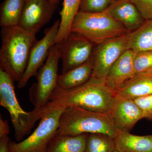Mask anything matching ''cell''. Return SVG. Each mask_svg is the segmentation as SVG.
I'll return each mask as SVG.
<instances>
[{
  "label": "cell",
  "mask_w": 152,
  "mask_h": 152,
  "mask_svg": "<svg viewBox=\"0 0 152 152\" xmlns=\"http://www.w3.org/2000/svg\"><path fill=\"white\" fill-rule=\"evenodd\" d=\"M10 142L8 135L0 137V152H10L9 144Z\"/></svg>",
  "instance_id": "obj_28"
},
{
  "label": "cell",
  "mask_w": 152,
  "mask_h": 152,
  "mask_svg": "<svg viewBox=\"0 0 152 152\" xmlns=\"http://www.w3.org/2000/svg\"><path fill=\"white\" fill-rule=\"evenodd\" d=\"M114 0H82L79 12L97 13L108 8Z\"/></svg>",
  "instance_id": "obj_24"
},
{
  "label": "cell",
  "mask_w": 152,
  "mask_h": 152,
  "mask_svg": "<svg viewBox=\"0 0 152 152\" xmlns=\"http://www.w3.org/2000/svg\"><path fill=\"white\" fill-rule=\"evenodd\" d=\"M115 96L105 82L91 77L84 84L72 89L63 90L57 86L48 103L32 112L37 121L51 111L68 107L108 113Z\"/></svg>",
  "instance_id": "obj_1"
},
{
  "label": "cell",
  "mask_w": 152,
  "mask_h": 152,
  "mask_svg": "<svg viewBox=\"0 0 152 152\" xmlns=\"http://www.w3.org/2000/svg\"><path fill=\"white\" fill-rule=\"evenodd\" d=\"M14 81L10 76L0 69V104L10 113L17 141L23 140L34 126L31 112L20 105L15 92Z\"/></svg>",
  "instance_id": "obj_5"
},
{
  "label": "cell",
  "mask_w": 152,
  "mask_h": 152,
  "mask_svg": "<svg viewBox=\"0 0 152 152\" xmlns=\"http://www.w3.org/2000/svg\"><path fill=\"white\" fill-rule=\"evenodd\" d=\"M25 0H4L0 8V26L10 27L18 26Z\"/></svg>",
  "instance_id": "obj_21"
},
{
  "label": "cell",
  "mask_w": 152,
  "mask_h": 152,
  "mask_svg": "<svg viewBox=\"0 0 152 152\" xmlns=\"http://www.w3.org/2000/svg\"><path fill=\"white\" fill-rule=\"evenodd\" d=\"M88 134L77 136L56 134L49 143L46 152H84Z\"/></svg>",
  "instance_id": "obj_18"
},
{
  "label": "cell",
  "mask_w": 152,
  "mask_h": 152,
  "mask_svg": "<svg viewBox=\"0 0 152 152\" xmlns=\"http://www.w3.org/2000/svg\"><path fill=\"white\" fill-rule=\"evenodd\" d=\"M60 25V20H58L47 30L43 38L37 41L34 45L24 73L18 82V87L19 88H24L30 79L33 76H36L40 68L43 65L51 49L56 45V38Z\"/></svg>",
  "instance_id": "obj_10"
},
{
  "label": "cell",
  "mask_w": 152,
  "mask_h": 152,
  "mask_svg": "<svg viewBox=\"0 0 152 152\" xmlns=\"http://www.w3.org/2000/svg\"><path fill=\"white\" fill-rule=\"evenodd\" d=\"M115 150L119 152H152V135L138 136L118 131L115 137Z\"/></svg>",
  "instance_id": "obj_16"
},
{
  "label": "cell",
  "mask_w": 152,
  "mask_h": 152,
  "mask_svg": "<svg viewBox=\"0 0 152 152\" xmlns=\"http://www.w3.org/2000/svg\"><path fill=\"white\" fill-rule=\"evenodd\" d=\"M94 67L93 55L84 64L59 75L57 86L62 90H69L84 84L91 77Z\"/></svg>",
  "instance_id": "obj_15"
},
{
  "label": "cell",
  "mask_w": 152,
  "mask_h": 152,
  "mask_svg": "<svg viewBox=\"0 0 152 152\" xmlns=\"http://www.w3.org/2000/svg\"><path fill=\"white\" fill-rule=\"evenodd\" d=\"M133 65L135 74H152V50L134 53Z\"/></svg>",
  "instance_id": "obj_23"
},
{
  "label": "cell",
  "mask_w": 152,
  "mask_h": 152,
  "mask_svg": "<svg viewBox=\"0 0 152 152\" xmlns=\"http://www.w3.org/2000/svg\"><path fill=\"white\" fill-rule=\"evenodd\" d=\"M129 50L134 53L152 50V20H145L137 29L128 34Z\"/></svg>",
  "instance_id": "obj_19"
},
{
  "label": "cell",
  "mask_w": 152,
  "mask_h": 152,
  "mask_svg": "<svg viewBox=\"0 0 152 152\" xmlns=\"http://www.w3.org/2000/svg\"><path fill=\"white\" fill-rule=\"evenodd\" d=\"M108 114L118 131L130 132L144 118L142 112L133 99L115 94Z\"/></svg>",
  "instance_id": "obj_12"
},
{
  "label": "cell",
  "mask_w": 152,
  "mask_h": 152,
  "mask_svg": "<svg viewBox=\"0 0 152 152\" xmlns=\"http://www.w3.org/2000/svg\"><path fill=\"white\" fill-rule=\"evenodd\" d=\"M152 94V74H135L115 94L133 99Z\"/></svg>",
  "instance_id": "obj_17"
},
{
  "label": "cell",
  "mask_w": 152,
  "mask_h": 152,
  "mask_svg": "<svg viewBox=\"0 0 152 152\" xmlns=\"http://www.w3.org/2000/svg\"><path fill=\"white\" fill-rule=\"evenodd\" d=\"M113 152H118V151H114Z\"/></svg>",
  "instance_id": "obj_30"
},
{
  "label": "cell",
  "mask_w": 152,
  "mask_h": 152,
  "mask_svg": "<svg viewBox=\"0 0 152 152\" xmlns=\"http://www.w3.org/2000/svg\"><path fill=\"white\" fill-rule=\"evenodd\" d=\"M115 139L102 134H88L84 152H113Z\"/></svg>",
  "instance_id": "obj_22"
},
{
  "label": "cell",
  "mask_w": 152,
  "mask_h": 152,
  "mask_svg": "<svg viewBox=\"0 0 152 152\" xmlns=\"http://www.w3.org/2000/svg\"><path fill=\"white\" fill-rule=\"evenodd\" d=\"M50 1L53 4L58 5V4L60 0H50Z\"/></svg>",
  "instance_id": "obj_29"
},
{
  "label": "cell",
  "mask_w": 152,
  "mask_h": 152,
  "mask_svg": "<svg viewBox=\"0 0 152 152\" xmlns=\"http://www.w3.org/2000/svg\"><path fill=\"white\" fill-rule=\"evenodd\" d=\"M117 131L107 113L68 107L61 114L56 134L77 136L84 134H102L115 138Z\"/></svg>",
  "instance_id": "obj_3"
},
{
  "label": "cell",
  "mask_w": 152,
  "mask_h": 152,
  "mask_svg": "<svg viewBox=\"0 0 152 152\" xmlns=\"http://www.w3.org/2000/svg\"><path fill=\"white\" fill-rule=\"evenodd\" d=\"M58 45L62 61V73L84 64L91 58L94 53L93 43L72 32Z\"/></svg>",
  "instance_id": "obj_9"
},
{
  "label": "cell",
  "mask_w": 152,
  "mask_h": 152,
  "mask_svg": "<svg viewBox=\"0 0 152 152\" xmlns=\"http://www.w3.org/2000/svg\"><path fill=\"white\" fill-rule=\"evenodd\" d=\"M134 56V53L132 50L126 51L109 71L105 83L115 94L126 82L135 75L133 65Z\"/></svg>",
  "instance_id": "obj_13"
},
{
  "label": "cell",
  "mask_w": 152,
  "mask_h": 152,
  "mask_svg": "<svg viewBox=\"0 0 152 152\" xmlns=\"http://www.w3.org/2000/svg\"><path fill=\"white\" fill-rule=\"evenodd\" d=\"M128 31L112 17L108 9L101 12H78L71 26V32L97 45L127 34Z\"/></svg>",
  "instance_id": "obj_4"
},
{
  "label": "cell",
  "mask_w": 152,
  "mask_h": 152,
  "mask_svg": "<svg viewBox=\"0 0 152 152\" xmlns=\"http://www.w3.org/2000/svg\"><path fill=\"white\" fill-rule=\"evenodd\" d=\"M64 109H55L44 115L31 135L18 142H9V152H46L49 143L56 135Z\"/></svg>",
  "instance_id": "obj_7"
},
{
  "label": "cell",
  "mask_w": 152,
  "mask_h": 152,
  "mask_svg": "<svg viewBox=\"0 0 152 152\" xmlns=\"http://www.w3.org/2000/svg\"><path fill=\"white\" fill-rule=\"evenodd\" d=\"M57 6L50 0H25L18 26L36 34L51 20Z\"/></svg>",
  "instance_id": "obj_11"
},
{
  "label": "cell",
  "mask_w": 152,
  "mask_h": 152,
  "mask_svg": "<svg viewBox=\"0 0 152 152\" xmlns=\"http://www.w3.org/2000/svg\"><path fill=\"white\" fill-rule=\"evenodd\" d=\"M145 20H152V0H130Z\"/></svg>",
  "instance_id": "obj_26"
},
{
  "label": "cell",
  "mask_w": 152,
  "mask_h": 152,
  "mask_svg": "<svg viewBox=\"0 0 152 152\" xmlns=\"http://www.w3.org/2000/svg\"><path fill=\"white\" fill-rule=\"evenodd\" d=\"M134 100L141 110L144 118L152 120V94Z\"/></svg>",
  "instance_id": "obj_25"
},
{
  "label": "cell",
  "mask_w": 152,
  "mask_h": 152,
  "mask_svg": "<svg viewBox=\"0 0 152 152\" xmlns=\"http://www.w3.org/2000/svg\"><path fill=\"white\" fill-rule=\"evenodd\" d=\"M82 0H64L60 12L61 19L56 44L61 43L71 32V26L74 18L79 12Z\"/></svg>",
  "instance_id": "obj_20"
},
{
  "label": "cell",
  "mask_w": 152,
  "mask_h": 152,
  "mask_svg": "<svg viewBox=\"0 0 152 152\" xmlns=\"http://www.w3.org/2000/svg\"><path fill=\"white\" fill-rule=\"evenodd\" d=\"M108 10L112 17L128 31H134L145 21L130 0H114Z\"/></svg>",
  "instance_id": "obj_14"
},
{
  "label": "cell",
  "mask_w": 152,
  "mask_h": 152,
  "mask_svg": "<svg viewBox=\"0 0 152 152\" xmlns=\"http://www.w3.org/2000/svg\"><path fill=\"white\" fill-rule=\"evenodd\" d=\"M128 50V34L97 45L93 53L94 67L91 77L105 82L112 66Z\"/></svg>",
  "instance_id": "obj_8"
},
{
  "label": "cell",
  "mask_w": 152,
  "mask_h": 152,
  "mask_svg": "<svg viewBox=\"0 0 152 152\" xmlns=\"http://www.w3.org/2000/svg\"><path fill=\"white\" fill-rule=\"evenodd\" d=\"M10 132V127L7 120L4 121L1 118H0V137L3 136L8 135Z\"/></svg>",
  "instance_id": "obj_27"
},
{
  "label": "cell",
  "mask_w": 152,
  "mask_h": 152,
  "mask_svg": "<svg viewBox=\"0 0 152 152\" xmlns=\"http://www.w3.org/2000/svg\"><path fill=\"white\" fill-rule=\"evenodd\" d=\"M60 56L58 45L56 44L51 49L45 63L36 75L37 82L29 90L30 100L34 107V109L41 108L46 105L57 87Z\"/></svg>",
  "instance_id": "obj_6"
},
{
  "label": "cell",
  "mask_w": 152,
  "mask_h": 152,
  "mask_svg": "<svg viewBox=\"0 0 152 152\" xmlns=\"http://www.w3.org/2000/svg\"><path fill=\"white\" fill-rule=\"evenodd\" d=\"M0 69L14 82L20 80L28 65L30 53L37 42L36 34L19 26L1 28Z\"/></svg>",
  "instance_id": "obj_2"
}]
</instances>
